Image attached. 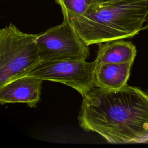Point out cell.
<instances>
[{"instance_id":"cell-1","label":"cell","mask_w":148,"mask_h":148,"mask_svg":"<svg viewBox=\"0 0 148 148\" xmlns=\"http://www.w3.org/2000/svg\"><path fill=\"white\" fill-rule=\"evenodd\" d=\"M85 131L110 143L148 140V94L128 85L117 90L95 87L83 97L77 117Z\"/></svg>"},{"instance_id":"cell-2","label":"cell","mask_w":148,"mask_h":148,"mask_svg":"<svg viewBox=\"0 0 148 148\" xmlns=\"http://www.w3.org/2000/svg\"><path fill=\"white\" fill-rule=\"evenodd\" d=\"M147 11L148 0H117L97 3L84 14L68 20L90 46L134 36L142 31Z\"/></svg>"},{"instance_id":"cell-3","label":"cell","mask_w":148,"mask_h":148,"mask_svg":"<svg viewBox=\"0 0 148 148\" xmlns=\"http://www.w3.org/2000/svg\"><path fill=\"white\" fill-rule=\"evenodd\" d=\"M38 34L21 31L13 24L0 30V87L22 77L40 61Z\"/></svg>"},{"instance_id":"cell-4","label":"cell","mask_w":148,"mask_h":148,"mask_svg":"<svg viewBox=\"0 0 148 148\" xmlns=\"http://www.w3.org/2000/svg\"><path fill=\"white\" fill-rule=\"evenodd\" d=\"M40 61H86L89 46L77 35L68 20L39 34L36 39Z\"/></svg>"},{"instance_id":"cell-5","label":"cell","mask_w":148,"mask_h":148,"mask_svg":"<svg viewBox=\"0 0 148 148\" xmlns=\"http://www.w3.org/2000/svg\"><path fill=\"white\" fill-rule=\"evenodd\" d=\"M95 67V61H40L22 77H34L43 80L59 82L75 89L83 97L96 87L94 81Z\"/></svg>"},{"instance_id":"cell-6","label":"cell","mask_w":148,"mask_h":148,"mask_svg":"<svg viewBox=\"0 0 148 148\" xmlns=\"http://www.w3.org/2000/svg\"><path fill=\"white\" fill-rule=\"evenodd\" d=\"M43 80L24 76L14 79L0 87V103H25L36 108L40 99Z\"/></svg>"},{"instance_id":"cell-7","label":"cell","mask_w":148,"mask_h":148,"mask_svg":"<svg viewBox=\"0 0 148 148\" xmlns=\"http://www.w3.org/2000/svg\"><path fill=\"white\" fill-rule=\"evenodd\" d=\"M133 62L106 63L96 65L94 81L97 87L117 90L127 85Z\"/></svg>"},{"instance_id":"cell-8","label":"cell","mask_w":148,"mask_h":148,"mask_svg":"<svg viewBox=\"0 0 148 148\" xmlns=\"http://www.w3.org/2000/svg\"><path fill=\"white\" fill-rule=\"evenodd\" d=\"M97 45L98 50L94 60L96 65L106 63L134 62L136 49L130 42L117 39Z\"/></svg>"},{"instance_id":"cell-9","label":"cell","mask_w":148,"mask_h":148,"mask_svg":"<svg viewBox=\"0 0 148 148\" xmlns=\"http://www.w3.org/2000/svg\"><path fill=\"white\" fill-rule=\"evenodd\" d=\"M62 10L63 19L69 20L84 14L97 3V0H55Z\"/></svg>"},{"instance_id":"cell-10","label":"cell","mask_w":148,"mask_h":148,"mask_svg":"<svg viewBox=\"0 0 148 148\" xmlns=\"http://www.w3.org/2000/svg\"><path fill=\"white\" fill-rule=\"evenodd\" d=\"M148 29V11L146 14V16L145 18L144 23L143 24V27L142 28V31L143 30H147Z\"/></svg>"},{"instance_id":"cell-11","label":"cell","mask_w":148,"mask_h":148,"mask_svg":"<svg viewBox=\"0 0 148 148\" xmlns=\"http://www.w3.org/2000/svg\"><path fill=\"white\" fill-rule=\"evenodd\" d=\"M117 0H97V3H105V2H112V1H115Z\"/></svg>"}]
</instances>
